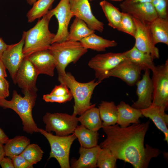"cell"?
<instances>
[{"mask_svg": "<svg viewBox=\"0 0 168 168\" xmlns=\"http://www.w3.org/2000/svg\"><path fill=\"white\" fill-rule=\"evenodd\" d=\"M149 124L148 121L125 128L117 124L103 127L106 138L99 146L109 149L117 159L128 162L135 168H147L152 159L160 153L159 149L148 144L144 146Z\"/></svg>", "mask_w": 168, "mask_h": 168, "instance_id": "6da1fadb", "label": "cell"}, {"mask_svg": "<svg viewBox=\"0 0 168 168\" xmlns=\"http://www.w3.org/2000/svg\"><path fill=\"white\" fill-rule=\"evenodd\" d=\"M22 91L24 95L23 96L14 90L11 100L0 98V107L4 109H11L18 114L22 122L23 130L25 132L31 134L39 132V128L32 115V110L37 97V92L29 90H22Z\"/></svg>", "mask_w": 168, "mask_h": 168, "instance_id": "7a4b0ae2", "label": "cell"}, {"mask_svg": "<svg viewBox=\"0 0 168 168\" xmlns=\"http://www.w3.org/2000/svg\"><path fill=\"white\" fill-rule=\"evenodd\" d=\"M54 16L52 10H49L33 27L27 31H23V52L25 57L35 52L49 49L55 35L49 29V21Z\"/></svg>", "mask_w": 168, "mask_h": 168, "instance_id": "3957f363", "label": "cell"}, {"mask_svg": "<svg viewBox=\"0 0 168 168\" xmlns=\"http://www.w3.org/2000/svg\"><path fill=\"white\" fill-rule=\"evenodd\" d=\"M58 80L60 83L65 84L70 89L74 99L72 114L81 115L86 110L95 106L90 100L95 87L101 82L93 80L86 83L77 81L69 72L64 75H58Z\"/></svg>", "mask_w": 168, "mask_h": 168, "instance_id": "277c9868", "label": "cell"}, {"mask_svg": "<svg viewBox=\"0 0 168 168\" xmlns=\"http://www.w3.org/2000/svg\"><path fill=\"white\" fill-rule=\"evenodd\" d=\"M49 49L55 59L58 75H65L67 66L76 63L87 52L80 42L67 40L52 44Z\"/></svg>", "mask_w": 168, "mask_h": 168, "instance_id": "5b68a950", "label": "cell"}, {"mask_svg": "<svg viewBox=\"0 0 168 168\" xmlns=\"http://www.w3.org/2000/svg\"><path fill=\"white\" fill-rule=\"evenodd\" d=\"M39 132L46 138L50 144L51 151L48 159L54 158L61 168H70V151L73 142L77 138L75 134L73 133L67 136H58L40 128H39Z\"/></svg>", "mask_w": 168, "mask_h": 168, "instance_id": "8992f818", "label": "cell"}, {"mask_svg": "<svg viewBox=\"0 0 168 168\" xmlns=\"http://www.w3.org/2000/svg\"><path fill=\"white\" fill-rule=\"evenodd\" d=\"M76 116L66 113L47 112L43 118L45 124V130L49 133L54 132L56 135L60 136L72 134L79 122Z\"/></svg>", "mask_w": 168, "mask_h": 168, "instance_id": "52a82bcc", "label": "cell"}, {"mask_svg": "<svg viewBox=\"0 0 168 168\" xmlns=\"http://www.w3.org/2000/svg\"><path fill=\"white\" fill-rule=\"evenodd\" d=\"M152 78L153 86L152 106L168 105V60L156 66Z\"/></svg>", "mask_w": 168, "mask_h": 168, "instance_id": "ba28073f", "label": "cell"}, {"mask_svg": "<svg viewBox=\"0 0 168 168\" xmlns=\"http://www.w3.org/2000/svg\"><path fill=\"white\" fill-rule=\"evenodd\" d=\"M126 58V52L99 54L92 57L88 65L95 71V77L98 81L102 82L107 78V75L111 70Z\"/></svg>", "mask_w": 168, "mask_h": 168, "instance_id": "9c48e42d", "label": "cell"}, {"mask_svg": "<svg viewBox=\"0 0 168 168\" xmlns=\"http://www.w3.org/2000/svg\"><path fill=\"white\" fill-rule=\"evenodd\" d=\"M133 18L136 28L134 46L139 50L151 54L154 59L159 58V51L154 43L151 23Z\"/></svg>", "mask_w": 168, "mask_h": 168, "instance_id": "30bf717a", "label": "cell"}, {"mask_svg": "<svg viewBox=\"0 0 168 168\" xmlns=\"http://www.w3.org/2000/svg\"><path fill=\"white\" fill-rule=\"evenodd\" d=\"M58 20V28L52 44L67 40L69 31L68 26L74 16L71 10L69 0H60L57 6L51 9Z\"/></svg>", "mask_w": 168, "mask_h": 168, "instance_id": "8fae6325", "label": "cell"}, {"mask_svg": "<svg viewBox=\"0 0 168 168\" xmlns=\"http://www.w3.org/2000/svg\"><path fill=\"white\" fill-rule=\"evenodd\" d=\"M24 44V36L23 34L18 43L8 45L2 53L1 59L8 71L13 82L17 71L24 58L23 52Z\"/></svg>", "mask_w": 168, "mask_h": 168, "instance_id": "7c38bea8", "label": "cell"}, {"mask_svg": "<svg viewBox=\"0 0 168 168\" xmlns=\"http://www.w3.org/2000/svg\"><path fill=\"white\" fill-rule=\"evenodd\" d=\"M89 0H69L70 9L73 16L84 21L91 29L102 32L104 23L93 15Z\"/></svg>", "mask_w": 168, "mask_h": 168, "instance_id": "4fadbf2b", "label": "cell"}, {"mask_svg": "<svg viewBox=\"0 0 168 168\" xmlns=\"http://www.w3.org/2000/svg\"><path fill=\"white\" fill-rule=\"evenodd\" d=\"M39 73L33 64L25 57L16 74L13 82L22 90H29L37 92V78Z\"/></svg>", "mask_w": 168, "mask_h": 168, "instance_id": "5bb4252c", "label": "cell"}, {"mask_svg": "<svg viewBox=\"0 0 168 168\" xmlns=\"http://www.w3.org/2000/svg\"><path fill=\"white\" fill-rule=\"evenodd\" d=\"M142 70L140 67L127 58L111 70L107 77H116L129 85L133 86L140 79Z\"/></svg>", "mask_w": 168, "mask_h": 168, "instance_id": "9a60e30c", "label": "cell"}, {"mask_svg": "<svg viewBox=\"0 0 168 168\" xmlns=\"http://www.w3.org/2000/svg\"><path fill=\"white\" fill-rule=\"evenodd\" d=\"M142 78L136 84V93L138 100L133 103L131 106L141 110L151 106L152 104L153 86L150 76V70L146 69Z\"/></svg>", "mask_w": 168, "mask_h": 168, "instance_id": "2e32d148", "label": "cell"}, {"mask_svg": "<svg viewBox=\"0 0 168 168\" xmlns=\"http://www.w3.org/2000/svg\"><path fill=\"white\" fill-rule=\"evenodd\" d=\"M119 6L122 12L128 13L133 18L151 23L158 16L151 2L125 4L122 2Z\"/></svg>", "mask_w": 168, "mask_h": 168, "instance_id": "e0dca14e", "label": "cell"}, {"mask_svg": "<svg viewBox=\"0 0 168 168\" xmlns=\"http://www.w3.org/2000/svg\"><path fill=\"white\" fill-rule=\"evenodd\" d=\"M26 58L34 66L39 74L51 77L54 76L56 64L53 55L49 49L35 52Z\"/></svg>", "mask_w": 168, "mask_h": 168, "instance_id": "ac0fdd59", "label": "cell"}, {"mask_svg": "<svg viewBox=\"0 0 168 168\" xmlns=\"http://www.w3.org/2000/svg\"><path fill=\"white\" fill-rule=\"evenodd\" d=\"M166 108L163 106H152L140 110L143 116L151 119L158 128L165 135V140L168 142V115L165 112Z\"/></svg>", "mask_w": 168, "mask_h": 168, "instance_id": "d6986e66", "label": "cell"}, {"mask_svg": "<svg viewBox=\"0 0 168 168\" xmlns=\"http://www.w3.org/2000/svg\"><path fill=\"white\" fill-rule=\"evenodd\" d=\"M117 107V124L121 128L127 127L131 123H139V119L143 116L140 110L133 107L124 101H121Z\"/></svg>", "mask_w": 168, "mask_h": 168, "instance_id": "ffe728a7", "label": "cell"}, {"mask_svg": "<svg viewBox=\"0 0 168 168\" xmlns=\"http://www.w3.org/2000/svg\"><path fill=\"white\" fill-rule=\"evenodd\" d=\"M101 148L99 145L90 148L81 147L79 153V158L73 160L71 163L73 168H95L96 167L98 157Z\"/></svg>", "mask_w": 168, "mask_h": 168, "instance_id": "44dd1931", "label": "cell"}, {"mask_svg": "<svg viewBox=\"0 0 168 168\" xmlns=\"http://www.w3.org/2000/svg\"><path fill=\"white\" fill-rule=\"evenodd\" d=\"M125 52L127 58L140 67L142 70L149 69L153 72L155 70L154 59L151 54L139 50L134 46Z\"/></svg>", "mask_w": 168, "mask_h": 168, "instance_id": "7402d4cb", "label": "cell"}, {"mask_svg": "<svg viewBox=\"0 0 168 168\" xmlns=\"http://www.w3.org/2000/svg\"><path fill=\"white\" fill-rule=\"evenodd\" d=\"M154 43L168 45V19L158 16L150 23Z\"/></svg>", "mask_w": 168, "mask_h": 168, "instance_id": "603a6c76", "label": "cell"}, {"mask_svg": "<svg viewBox=\"0 0 168 168\" xmlns=\"http://www.w3.org/2000/svg\"><path fill=\"white\" fill-rule=\"evenodd\" d=\"M80 42L85 49L98 52L105 51L107 48L117 45V43L115 40L104 38L95 33L83 39Z\"/></svg>", "mask_w": 168, "mask_h": 168, "instance_id": "cb8c5ba5", "label": "cell"}, {"mask_svg": "<svg viewBox=\"0 0 168 168\" xmlns=\"http://www.w3.org/2000/svg\"><path fill=\"white\" fill-rule=\"evenodd\" d=\"M78 120L81 125L92 131L98 132L102 128L99 109L95 106L85 111L78 117Z\"/></svg>", "mask_w": 168, "mask_h": 168, "instance_id": "d4e9b609", "label": "cell"}, {"mask_svg": "<svg viewBox=\"0 0 168 168\" xmlns=\"http://www.w3.org/2000/svg\"><path fill=\"white\" fill-rule=\"evenodd\" d=\"M95 32L89 27L84 21L75 17L71 26L67 40L80 42Z\"/></svg>", "mask_w": 168, "mask_h": 168, "instance_id": "484cf974", "label": "cell"}, {"mask_svg": "<svg viewBox=\"0 0 168 168\" xmlns=\"http://www.w3.org/2000/svg\"><path fill=\"white\" fill-rule=\"evenodd\" d=\"M98 108L101 119L103 121L102 127L117 124V109L114 102L102 101L99 104Z\"/></svg>", "mask_w": 168, "mask_h": 168, "instance_id": "4316f807", "label": "cell"}, {"mask_svg": "<svg viewBox=\"0 0 168 168\" xmlns=\"http://www.w3.org/2000/svg\"><path fill=\"white\" fill-rule=\"evenodd\" d=\"M73 133L78 138L81 147L90 148L97 145L99 138L97 132L90 130L81 124L77 125Z\"/></svg>", "mask_w": 168, "mask_h": 168, "instance_id": "83f0119b", "label": "cell"}, {"mask_svg": "<svg viewBox=\"0 0 168 168\" xmlns=\"http://www.w3.org/2000/svg\"><path fill=\"white\" fill-rule=\"evenodd\" d=\"M30 144V139L23 136L9 139L4 146L5 156L12 158L20 154Z\"/></svg>", "mask_w": 168, "mask_h": 168, "instance_id": "f1b7e54d", "label": "cell"}, {"mask_svg": "<svg viewBox=\"0 0 168 168\" xmlns=\"http://www.w3.org/2000/svg\"><path fill=\"white\" fill-rule=\"evenodd\" d=\"M100 5L108 21V25L117 30L121 18L122 12L118 8L105 0L100 2Z\"/></svg>", "mask_w": 168, "mask_h": 168, "instance_id": "f546056e", "label": "cell"}, {"mask_svg": "<svg viewBox=\"0 0 168 168\" xmlns=\"http://www.w3.org/2000/svg\"><path fill=\"white\" fill-rule=\"evenodd\" d=\"M55 0H37L27 13L28 22L31 23L36 19H40L46 15Z\"/></svg>", "mask_w": 168, "mask_h": 168, "instance_id": "4dcf8cb0", "label": "cell"}, {"mask_svg": "<svg viewBox=\"0 0 168 168\" xmlns=\"http://www.w3.org/2000/svg\"><path fill=\"white\" fill-rule=\"evenodd\" d=\"M44 152L37 144H29L20 154L30 164L33 165L41 161Z\"/></svg>", "mask_w": 168, "mask_h": 168, "instance_id": "1f68e13d", "label": "cell"}, {"mask_svg": "<svg viewBox=\"0 0 168 168\" xmlns=\"http://www.w3.org/2000/svg\"><path fill=\"white\" fill-rule=\"evenodd\" d=\"M117 160L109 149L101 148L97 160L96 167L99 168H115Z\"/></svg>", "mask_w": 168, "mask_h": 168, "instance_id": "d6a6232c", "label": "cell"}, {"mask_svg": "<svg viewBox=\"0 0 168 168\" xmlns=\"http://www.w3.org/2000/svg\"><path fill=\"white\" fill-rule=\"evenodd\" d=\"M117 30L134 37L136 28L132 17L127 13L122 12L121 18Z\"/></svg>", "mask_w": 168, "mask_h": 168, "instance_id": "836d02e7", "label": "cell"}, {"mask_svg": "<svg viewBox=\"0 0 168 168\" xmlns=\"http://www.w3.org/2000/svg\"><path fill=\"white\" fill-rule=\"evenodd\" d=\"M152 3L158 16L168 18V0H152Z\"/></svg>", "mask_w": 168, "mask_h": 168, "instance_id": "e575fe53", "label": "cell"}, {"mask_svg": "<svg viewBox=\"0 0 168 168\" xmlns=\"http://www.w3.org/2000/svg\"><path fill=\"white\" fill-rule=\"evenodd\" d=\"M73 98L72 95L70 92L68 94L63 96H57L47 94L44 95L43 99L46 102L64 103L70 101Z\"/></svg>", "mask_w": 168, "mask_h": 168, "instance_id": "d590c367", "label": "cell"}, {"mask_svg": "<svg viewBox=\"0 0 168 168\" xmlns=\"http://www.w3.org/2000/svg\"><path fill=\"white\" fill-rule=\"evenodd\" d=\"M15 168H33V165L28 162L21 154L11 158Z\"/></svg>", "mask_w": 168, "mask_h": 168, "instance_id": "8d00e7d4", "label": "cell"}, {"mask_svg": "<svg viewBox=\"0 0 168 168\" xmlns=\"http://www.w3.org/2000/svg\"><path fill=\"white\" fill-rule=\"evenodd\" d=\"M70 92V91L67 86L64 83H61L59 85L56 86L50 94L57 96H63Z\"/></svg>", "mask_w": 168, "mask_h": 168, "instance_id": "74e56055", "label": "cell"}, {"mask_svg": "<svg viewBox=\"0 0 168 168\" xmlns=\"http://www.w3.org/2000/svg\"><path fill=\"white\" fill-rule=\"evenodd\" d=\"M9 95L8 82L5 78H0V98H5Z\"/></svg>", "mask_w": 168, "mask_h": 168, "instance_id": "f35d334b", "label": "cell"}, {"mask_svg": "<svg viewBox=\"0 0 168 168\" xmlns=\"http://www.w3.org/2000/svg\"><path fill=\"white\" fill-rule=\"evenodd\" d=\"M0 165L2 168H15L12 159L5 156L0 160Z\"/></svg>", "mask_w": 168, "mask_h": 168, "instance_id": "ab89813d", "label": "cell"}, {"mask_svg": "<svg viewBox=\"0 0 168 168\" xmlns=\"http://www.w3.org/2000/svg\"><path fill=\"white\" fill-rule=\"evenodd\" d=\"M6 69L4 64L0 58V78H5L7 77Z\"/></svg>", "mask_w": 168, "mask_h": 168, "instance_id": "60d3db41", "label": "cell"}, {"mask_svg": "<svg viewBox=\"0 0 168 168\" xmlns=\"http://www.w3.org/2000/svg\"><path fill=\"white\" fill-rule=\"evenodd\" d=\"M9 139L8 136L0 128V143L3 144H5Z\"/></svg>", "mask_w": 168, "mask_h": 168, "instance_id": "b9f144b4", "label": "cell"}, {"mask_svg": "<svg viewBox=\"0 0 168 168\" xmlns=\"http://www.w3.org/2000/svg\"><path fill=\"white\" fill-rule=\"evenodd\" d=\"M8 45L6 44L2 38L0 37V58L4 51L7 47Z\"/></svg>", "mask_w": 168, "mask_h": 168, "instance_id": "7bdbcfd3", "label": "cell"}, {"mask_svg": "<svg viewBox=\"0 0 168 168\" xmlns=\"http://www.w3.org/2000/svg\"><path fill=\"white\" fill-rule=\"evenodd\" d=\"M152 0H124L122 2L125 4H131L139 2H151Z\"/></svg>", "mask_w": 168, "mask_h": 168, "instance_id": "ee69618b", "label": "cell"}, {"mask_svg": "<svg viewBox=\"0 0 168 168\" xmlns=\"http://www.w3.org/2000/svg\"><path fill=\"white\" fill-rule=\"evenodd\" d=\"M5 156V153L3 144L0 143V161Z\"/></svg>", "mask_w": 168, "mask_h": 168, "instance_id": "f6af8a7d", "label": "cell"}, {"mask_svg": "<svg viewBox=\"0 0 168 168\" xmlns=\"http://www.w3.org/2000/svg\"><path fill=\"white\" fill-rule=\"evenodd\" d=\"M37 0H26L28 3L30 5H33V4Z\"/></svg>", "mask_w": 168, "mask_h": 168, "instance_id": "bcb514c9", "label": "cell"}, {"mask_svg": "<svg viewBox=\"0 0 168 168\" xmlns=\"http://www.w3.org/2000/svg\"><path fill=\"white\" fill-rule=\"evenodd\" d=\"M93 0H89V1H92ZM112 1H115V2H122V0H110Z\"/></svg>", "mask_w": 168, "mask_h": 168, "instance_id": "7dc6e473", "label": "cell"}, {"mask_svg": "<svg viewBox=\"0 0 168 168\" xmlns=\"http://www.w3.org/2000/svg\"><path fill=\"white\" fill-rule=\"evenodd\" d=\"M124 0H122V1H123Z\"/></svg>", "mask_w": 168, "mask_h": 168, "instance_id": "c3c4849f", "label": "cell"}]
</instances>
